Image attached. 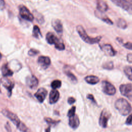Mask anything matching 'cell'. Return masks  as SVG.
I'll return each instance as SVG.
<instances>
[{
	"label": "cell",
	"mask_w": 132,
	"mask_h": 132,
	"mask_svg": "<svg viewBox=\"0 0 132 132\" xmlns=\"http://www.w3.org/2000/svg\"><path fill=\"white\" fill-rule=\"evenodd\" d=\"M60 93L59 91L56 89H53L51 91L49 95V102L51 104L56 103L59 100Z\"/></svg>",
	"instance_id": "e0dca14e"
},
{
	"label": "cell",
	"mask_w": 132,
	"mask_h": 132,
	"mask_svg": "<svg viewBox=\"0 0 132 132\" xmlns=\"http://www.w3.org/2000/svg\"><path fill=\"white\" fill-rule=\"evenodd\" d=\"M76 29L81 39L87 43L90 44H95L98 43L102 38V37L101 36H97L95 38L90 37L88 35L84 28L81 25H77L76 27Z\"/></svg>",
	"instance_id": "3957f363"
},
{
	"label": "cell",
	"mask_w": 132,
	"mask_h": 132,
	"mask_svg": "<svg viewBox=\"0 0 132 132\" xmlns=\"http://www.w3.org/2000/svg\"><path fill=\"white\" fill-rule=\"evenodd\" d=\"M1 82L2 84V85L4 86V87L7 89L8 91V95L9 97L11 96L12 94V90L14 86V83L11 80L6 77L3 78L1 80Z\"/></svg>",
	"instance_id": "30bf717a"
},
{
	"label": "cell",
	"mask_w": 132,
	"mask_h": 132,
	"mask_svg": "<svg viewBox=\"0 0 132 132\" xmlns=\"http://www.w3.org/2000/svg\"><path fill=\"white\" fill-rule=\"evenodd\" d=\"M50 131H51V127L49 126V127H48L45 129V132H50Z\"/></svg>",
	"instance_id": "ab89813d"
},
{
	"label": "cell",
	"mask_w": 132,
	"mask_h": 132,
	"mask_svg": "<svg viewBox=\"0 0 132 132\" xmlns=\"http://www.w3.org/2000/svg\"><path fill=\"white\" fill-rule=\"evenodd\" d=\"M117 25L119 28L123 29L126 28L127 27V24L126 21L122 18H119L118 20Z\"/></svg>",
	"instance_id": "d4e9b609"
},
{
	"label": "cell",
	"mask_w": 132,
	"mask_h": 132,
	"mask_svg": "<svg viewBox=\"0 0 132 132\" xmlns=\"http://www.w3.org/2000/svg\"><path fill=\"white\" fill-rule=\"evenodd\" d=\"M34 13L35 14V16L36 20L39 23L41 24H43L44 22V17H43V15L41 13H39V12H38L36 10L34 11Z\"/></svg>",
	"instance_id": "484cf974"
},
{
	"label": "cell",
	"mask_w": 132,
	"mask_h": 132,
	"mask_svg": "<svg viewBox=\"0 0 132 132\" xmlns=\"http://www.w3.org/2000/svg\"><path fill=\"white\" fill-rule=\"evenodd\" d=\"M2 57V54H1V52H0V59H1Z\"/></svg>",
	"instance_id": "60d3db41"
},
{
	"label": "cell",
	"mask_w": 132,
	"mask_h": 132,
	"mask_svg": "<svg viewBox=\"0 0 132 132\" xmlns=\"http://www.w3.org/2000/svg\"><path fill=\"white\" fill-rule=\"evenodd\" d=\"M40 53V52L36 49L34 48H31L28 52V55L30 56H35L38 54Z\"/></svg>",
	"instance_id": "f546056e"
},
{
	"label": "cell",
	"mask_w": 132,
	"mask_h": 132,
	"mask_svg": "<svg viewBox=\"0 0 132 132\" xmlns=\"http://www.w3.org/2000/svg\"><path fill=\"white\" fill-rule=\"evenodd\" d=\"M117 40L118 41V42L120 43H122L123 42V39L120 37H118L117 38Z\"/></svg>",
	"instance_id": "f35d334b"
},
{
	"label": "cell",
	"mask_w": 132,
	"mask_h": 132,
	"mask_svg": "<svg viewBox=\"0 0 132 132\" xmlns=\"http://www.w3.org/2000/svg\"><path fill=\"white\" fill-rule=\"evenodd\" d=\"M123 46L126 49L129 50H132V44L130 42H127L123 44Z\"/></svg>",
	"instance_id": "d6a6232c"
},
{
	"label": "cell",
	"mask_w": 132,
	"mask_h": 132,
	"mask_svg": "<svg viewBox=\"0 0 132 132\" xmlns=\"http://www.w3.org/2000/svg\"><path fill=\"white\" fill-rule=\"evenodd\" d=\"M94 14L96 17L102 20L108 25H111L113 24V22L104 13V12H102L98 10H96L94 12Z\"/></svg>",
	"instance_id": "2e32d148"
},
{
	"label": "cell",
	"mask_w": 132,
	"mask_h": 132,
	"mask_svg": "<svg viewBox=\"0 0 132 132\" xmlns=\"http://www.w3.org/2000/svg\"><path fill=\"white\" fill-rule=\"evenodd\" d=\"M69 125L73 129H76L79 125V120L76 114L69 118Z\"/></svg>",
	"instance_id": "ac0fdd59"
},
{
	"label": "cell",
	"mask_w": 132,
	"mask_h": 132,
	"mask_svg": "<svg viewBox=\"0 0 132 132\" xmlns=\"http://www.w3.org/2000/svg\"><path fill=\"white\" fill-rule=\"evenodd\" d=\"M123 72L125 73V75L127 76V77L128 78V79L131 81L132 80L131 67L129 65L126 66L123 69Z\"/></svg>",
	"instance_id": "cb8c5ba5"
},
{
	"label": "cell",
	"mask_w": 132,
	"mask_h": 132,
	"mask_svg": "<svg viewBox=\"0 0 132 132\" xmlns=\"http://www.w3.org/2000/svg\"><path fill=\"white\" fill-rule=\"evenodd\" d=\"M102 67L103 69H106V70H111L112 69H113L114 68V65H113V63L112 61H108L106 62L105 63H104Z\"/></svg>",
	"instance_id": "f1b7e54d"
},
{
	"label": "cell",
	"mask_w": 132,
	"mask_h": 132,
	"mask_svg": "<svg viewBox=\"0 0 132 132\" xmlns=\"http://www.w3.org/2000/svg\"><path fill=\"white\" fill-rule=\"evenodd\" d=\"M2 73L4 77L10 76L13 74V72L9 68L7 63H5L2 65Z\"/></svg>",
	"instance_id": "44dd1931"
},
{
	"label": "cell",
	"mask_w": 132,
	"mask_h": 132,
	"mask_svg": "<svg viewBox=\"0 0 132 132\" xmlns=\"http://www.w3.org/2000/svg\"><path fill=\"white\" fill-rule=\"evenodd\" d=\"M47 94V91L44 88H40L34 94V96L38 101L42 103L44 102Z\"/></svg>",
	"instance_id": "5bb4252c"
},
{
	"label": "cell",
	"mask_w": 132,
	"mask_h": 132,
	"mask_svg": "<svg viewBox=\"0 0 132 132\" xmlns=\"http://www.w3.org/2000/svg\"><path fill=\"white\" fill-rule=\"evenodd\" d=\"M87 98L88 99H89V100H90L93 103L95 104H97V102L96 101H95V98H94V96L93 95V94H88L87 95Z\"/></svg>",
	"instance_id": "1f68e13d"
},
{
	"label": "cell",
	"mask_w": 132,
	"mask_h": 132,
	"mask_svg": "<svg viewBox=\"0 0 132 132\" xmlns=\"http://www.w3.org/2000/svg\"><path fill=\"white\" fill-rule=\"evenodd\" d=\"M51 86V87L53 89L56 90V89L60 88V87L61 86V80H58V79L54 80L52 82Z\"/></svg>",
	"instance_id": "83f0119b"
},
{
	"label": "cell",
	"mask_w": 132,
	"mask_h": 132,
	"mask_svg": "<svg viewBox=\"0 0 132 132\" xmlns=\"http://www.w3.org/2000/svg\"><path fill=\"white\" fill-rule=\"evenodd\" d=\"M38 63L41 68L45 70L49 67L51 62L50 57L45 56H40L38 57Z\"/></svg>",
	"instance_id": "4fadbf2b"
},
{
	"label": "cell",
	"mask_w": 132,
	"mask_h": 132,
	"mask_svg": "<svg viewBox=\"0 0 132 132\" xmlns=\"http://www.w3.org/2000/svg\"><path fill=\"white\" fill-rule=\"evenodd\" d=\"M101 87L102 91L108 95H113L116 92V89L114 86L107 80L102 81Z\"/></svg>",
	"instance_id": "8992f818"
},
{
	"label": "cell",
	"mask_w": 132,
	"mask_h": 132,
	"mask_svg": "<svg viewBox=\"0 0 132 132\" xmlns=\"http://www.w3.org/2000/svg\"><path fill=\"white\" fill-rule=\"evenodd\" d=\"M52 25L54 30L58 34H62L63 32V26L61 21L58 19H54L52 21Z\"/></svg>",
	"instance_id": "9a60e30c"
},
{
	"label": "cell",
	"mask_w": 132,
	"mask_h": 132,
	"mask_svg": "<svg viewBox=\"0 0 132 132\" xmlns=\"http://www.w3.org/2000/svg\"><path fill=\"white\" fill-rule=\"evenodd\" d=\"M64 72L73 83L76 84L77 82V79L76 77L70 71L65 70L64 71Z\"/></svg>",
	"instance_id": "603a6c76"
},
{
	"label": "cell",
	"mask_w": 132,
	"mask_h": 132,
	"mask_svg": "<svg viewBox=\"0 0 132 132\" xmlns=\"http://www.w3.org/2000/svg\"><path fill=\"white\" fill-rule=\"evenodd\" d=\"M27 86L31 89H35L38 86L39 81L38 78L33 75L28 76L26 78Z\"/></svg>",
	"instance_id": "7c38bea8"
},
{
	"label": "cell",
	"mask_w": 132,
	"mask_h": 132,
	"mask_svg": "<svg viewBox=\"0 0 132 132\" xmlns=\"http://www.w3.org/2000/svg\"><path fill=\"white\" fill-rule=\"evenodd\" d=\"M5 128L6 129V130L8 131V132H11V127L10 126V125L9 124V123H7L5 125Z\"/></svg>",
	"instance_id": "74e56055"
},
{
	"label": "cell",
	"mask_w": 132,
	"mask_h": 132,
	"mask_svg": "<svg viewBox=\"0 0 132 132\" xmlns=\"http://www.w3.org/2000/svg\"><path fill=\"white\" fill-rule=\"evenodd\" d=\"M32 36L37 39H39L42 37V35L40 31V28L37 25H34L32 29Z\"/></svg>",
	"instance_id": "7402d4cb"
},
{
	"label": "cell",
	"mask_w": 132,
	"mask_h": 132,
	"mask_svg": "<svg viewBox=\"0 0 132 132\" xmlns=\"http://www.w3.org/2000/svg\"><path fill=\"white\" fill-rule=\"evenodd\" d=\"M76 102V100L73 97H69L68 99V103L70 105H72L74 104Z\"/></svg>",
	"instance_id": "e575fe53"
},
{
	"label": "cell",
	"mask_w": 132,
	"mask_h": 132,
	"mask_svg": "<svg viewBox=\"0 0 132 132\" xmlns=\"http://www.w3.org/2000/svg\"><path fill=\"white\" fill-rule=\"evenodd\" d=\"M5 7V2L4 1L0 0V10H3Z\"/></svg>",
	"instance_id": "8d00e7d4"
},
{
	"label": "cell",
	"mask_w": 132,
	"mask_h": 132,
	"mask_svg": "<svg viewBox=\"0 0 132 132\" xmlns=\"http://www.w3.org/2000/svg\"><path fill=\"white\" fill-rule=\"evenodd\" d=\"M114 107L123 116H126L130 113L131 107L128 102L123 98H118L114 103Z\"/></svg>",
	"instance_id": "7a4b0ae2"
},
{
	"label": "cell",
	"mask_w": 132,
	"mask_h": 132,
	"mask_svg": "<svg viewBox=\"0 0 132 132\" xmlns=\"http://www.w3.org/2000/svg\"><path fill=\"white\" fill-rule=\"evenodd\" d=\"M132 86L131 84H122L119 87V90L121 94L131 101L132 99Z\"/></svg>",
	"instance_id": "ba28073f"
},
{
	"label": "cell",
	"mask_w": 132,
	"mask_h": 132,
	"mask_svg": "<svg viewBox=\"0 0 132 132\" xmlns=\"http://www.w3.org/2000/svg\"><path fill=\"white\" fill-rule=\"evenodd\" d=\"M75 111H76V107L75 106H73L68 111L67 116L69 118L70 117L73 116L75 114Z\"/></svg>",
	"instance_id": "4dcf8cb0"
},
{
	"label": "cell",
	"mask_w": 132,
	"mask_h": 132,
	"mask_svg": "<svg viewBox=\"0 0 132 132\" xmlns=\"http://www.w3.org/2000/svg\"><path fill=\"white\" fill-rule=\"evenodd\" d=\"M101 50L107 56H114L117 54V51L114 50L112 46L110 44H104L100 46Z\"/></svg>",
	"instance_id": "8fae6325"
},
{
	"label": "cell",
	"mask_w": 132,
	"mask_h": 132,
	"mask_svg": "<svg viewBox=\"0 0 132 132\" xmlns=\"http://www.w3.org/2000/svg\"><path fill=\"white\" fill-rule=\"evenodd\" d=\"M116 6L124 9L130 14L132 12V1L131 0H112L111 1Z\"/></svg>",
	"instance_id": "5b68a950"
},
{
	"label": "cell",
	"mask_w": 132,
	"mask_h": 132,
	"mask_svg": "<svg viewBox=\"0 0 132 132\" xmlns=\"http://www.w3.org/2000/svg\"><path fill=\"white\" fill-rule=\"evenodd\" d=\"M96 8L98 11L104 12L108 10V6L105 2L103 1H97L96 3Z\"/></svg>",
	"instance_id": "d6986e66"
},
{
	"label": "cell",
	"mask_w": 132,
	"mask_h": 132,
	"mask_svg": "<svg viewBox=\"0 0 132 132\" xmlns=\"http://www.w3.org/2000/svg\"><path fill=\"white\" fill-rule=\"evenodd\" d=\"M125 124L127 125H131V115L130 114L128 118L126 119L125 121Z\"/></svg>",
	"instance_id": "836d02e7"
},
{
	"label": "cell",
	"mask_w": 132,
	"mask_h": 132,
	"mask_svg": "<svg viewBox=\"0 0 132 132\" xmlns=\"http://www.w3.org/2000/svg\"><path fill=\"white\" fill-rule=\"evenodd\" d=\"M44 120L49 125V126H50V127L55 126L60 122V120L59 121L54 120L50 118H45Z\"/></svg>",
	"instance_id": "4316f807"
},
{
	"label": "cell",
	"mask_w": 132,
	"mask_h": 132,
	"mask_svg": "<svg viewBox=\"0 0 132 132\" xmlns=\"http://www.w3.org/2000/svg\"><path fill=\"white\" fill-rule=\"evenodd\" d=\"M127 61L131 63L132 62V54L131 53H129L127 55Z\"/></svg>",
	"instance_id": "d590c367"
},
{
	"label": "cell",
	"mask_w": 132,
	"mask_h": 132,
	"mask_svg": "<svg viewBox=\"0 0 132 132\" xmlns=\"http://www.w3.org/2000/svg\"><path fill=\"white\" fill-rule=\"evenodd\" d=\"M85 81L90 85H95L97 84L99 81V78L95 75H88L85 77L84 78Z\"/></svg>",
	"instance_id": "ffe728a7"
},
{
	"label": "cell",
	"mask_w": 132,
	"mask_h": 132,
	"mask_svg": "<svg viewBox=\"0 0 132 132\" xmlns=\"http://www.w3.org/2000/svg\"><path fill=\"white\" fill-rule=\"evenodd\" d=\"M2 113L5 117L9 119L20 131L22 132L28 131V128L23 122L20 121L16 114L7 109H3L2 110Z\"/></svg>",
	"instance_id": "6da1fadb"
},
{
	"label": "cell",
	"mask_w": 132,
	"mask_h": 132,
	"mask_svg": "<svg viewBox=\"0 0 132 132\" xmlns=\"http://www.w3.org/2000/svg\"><path fill=\"white\" fill-rule=\"evenodd\" d=\"M19 13L22 19L28 21L32 22L34 19V15L30 12L28 9L23 5L19 6Z\"/></svg>",
	"instance_id": "52a82bcc"
},
{
	"label": "cell",
	"mask_w": 132,
	"mask_h": 132,
	"mask_svg": "<svg viewBox=\"0 0 132 132\" xmlns=\"http://www.w3.org/2000/svg\"><path fill=\"white\" fill-rule=\"evenodd\" d=\"M46 40L48 44H54L55 48L59 51H63L65 49V46L62 40L52 32H48L46 34Z\"/></svg>",
	"instance_id": "277c9868"
},
{
	"label": "cell",
	"mask_w": 132,
	"mask_h": 132,
	"mask_svg": "<svg viewBox=\"0 0 132 132\" xmlns=\"http://www.w3.org/2000/svg\"><path fill=\"white\" fill-rule=\"evenodd\" d=\"M110 116H111V114L110 112L106 109H103L101 112V113L99 118V121H98L99 125L103 128L107 127V124H108V121Z\"/></svg>",
	"instance_id": "9c48e42d"
}]
</instances>
